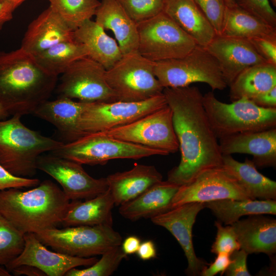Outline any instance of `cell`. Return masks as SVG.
Returning a JSON list of instances; mask_svg holds the SVG:
<instances>
[{
    "instance_id": "cell-1",
    "label": "cell",
    "mask_w": 276,
    "mask_h": 276,
    "mask_svg": "<svg viewBox=\"0 0 276 276\" xmlns=\"http://www.w3.org/2000/svg\"><path fill=\"white\" fill-rule=\"evenodd\" d=\"M167 105L181 153L179 164L168 173L167 180L188 184L203 172L222 165L219 140L203 105V95L195 86L166 87Z\"/></svg>"
},
{
    "instance_id": "cell-2",
    "label": "cell",
    "mask_w": 276,
    "mask_h": 276,
    "mask_svg": "<svg viewBox=\"0 0 276 276\" xmlns=\"http://www.w3.org/2000/svg\"><path fill=\"white\" fill-rule=\"evenodd\" d=\"M57 77L44 71L34 56L21 48L0 51V100L11 116L33 114L48 100Z\"/></svg>"
},
{
    "instance_id": "cell-3",
    "label": "cell",
    "mask_w": 276,
    "mask_h": 276,
    "mask_svg": "<svg viewBox=\"0 0 276 276\" xmlns=\"http://www.w3.org/2000/svg\"><path fill=\"white\" fill-rule=\"evenodd\" d=\"M0 191V213L21 233L36 234L61 224L71 205L62 190L45 180L31 190Z\"/></svg>"
},
{
    "instance_id": "cell-4",
    "label": "cell",
    "mask_w": 276,
    "mask_h": 276,
    "mask_svg": "<svg viewBox=\"0 0 276 276\" xmlns=\"http://www.w3.org/2000/svg\"><path fill=\"white\" fill-rule=\"evenodd\" d=\"M21 117L15 114L0 121V164L15 176L32 177L39 156L64 143L29 129L21 123Z\"/></svg>"
},
{
    "instance_id": "cell-5",
    "label": "cell",
    "mask_w": 276,
    "mask_h": 276,
    "mask_svg": "<svg viewBox=\"0 0 276 276\" xmlns=\"http://www.w3.org/2000/svg\"><path fill=\"white\" fill-rule=\"evenodd\" d=\"M203 105L212 128L219 140L239 133L267 130L276 126V108L259 107L242 98L228 104L213 92L203 95Z\"/></svg>"
},
{
    "instance_id": "cell-6",
    "label": "cell",
    "mask_w": 276,
    "mask_h": 276,
    "mask_svg": "<svg viewBox=\"0 0 276 276\" xmlns=\"http://www.w3.org/2000/svg\"><path fill=\"white\" fill-rule=\"evenodd\" d=\"M35 235L55 251L81 258L101 255L122 242L121 235L108 224L54 227Z\"/></svg>"
},
{
    "instance_id": "cell-7",
    "label": "cell",
    "mask_w": 276,
    "mask_h": 276,
    "mask_svg": "<svg viewBox=\"0 0 276 276\" xmlns=\"http://www.w3.org/2000/svg\"><path fill=\"white\" fill-rule=\"evenodd\" d=\"M154 71L164 88L185 87L196 82L206 83L213 90L227 86L216 59L198 45L183 57L154 62Z\"/></svg>"
},
{
    "instance_id": "cell-8",
    "label": "cell",
    "mask_w": 276,
    "mask_h": 276,
    "mask_svg": "<svg viewBox=\"0 0 276 276\" xmlns=\"http://www.w3.org/2000/svg\"><path fill=\"white\" fill-rule=\"evenodd\" d=\"M50 153L81 165H104L115 159H137L165 155L161 151L109 136L102 132L85 134Z\"/></svg>"
},
{
    "instance_id": "cell-9",
    "label": "cell",
    "mask_w": 276,
    "mask_h": 276,
    "mask_svg": "<svg viewBox=\"0 0 276 276\" xmlns=\"http://www.w3.org/2000/svg\"><path fill=\"white\" fill-rule=\"evenodd\" d=\"M154 64L136 51L123 55L107 70L106 81L118 101L139 102L162 94L164 87L155 75Z\"/></svg>"
},
{
    "instance_id": "cell-10",
    "label": "cell",
    "mask_w": 276,
    "mask_h": 276,
    "mask_svg": "<svg viewBox=\"0 0 276 276\" xmlns=\"http://www.w3.org/2000/svg\"><path fill=\"white\" fill-rule=\"evenodd\" d=\"M137 51L153 61L185 56L196 46L195 41L164 12L137 24Z\"/></svg>"
},
{
    "instance_id": "cell-11",
    "label": "cell",
    "mask_w": 276,
    "mask_h": 276,
    "mask_svg": "<svg viewBox=\"0 0 276 276\" xmlns=\"http://www.w3.org/2000/svg\"><path fill=\"white\" fill-rule=\"evenodd\" d=\"M167 105L163 94L139 102L86 103L79 121L82 136L122 126Z\"/></svg>"
},
{
    "instance_id": "cell-12",
    "label": "cell",
    "mask_w": 276,
    "mask_h": 276,
    "mask_svg": "<svg viewBox=\"0 0 276 276\" xmlns=\"http://www.w3.org/2000/svg\"><path fill=\"white\" fill-rule=\"evenodd\" d=\"M102 132L117 139L159 150L165 155L179 150L172 111L168 105L129 124Z\"/></svg>"
},
{
    "instance_id": "cell-13",
    "label": "cell",
    "mask_w": 276,
    "mask_h": 276,
    "mask_svg": "<svg viewBox=\"0 0 276 276\" xmlns=\"http://www.w3.org/2000/svg\"><path fill=\"white\" fill-rule=\"evenodd\" d=\"M106 70L88 56L74 62L62 74L57 87L59 97L83 102L118 101L105 78Z\"/></svg>"
},
{
    "instance_id": "cell-14",
    "label": "cell",
    "mask_w": 276,
    "mask_h": 276,
    "mask_svg": "<svg viewBox=\"0 0 276 276\" xmlns=\"http://www.w3.org/2000/svg\"><path fill=\"white\" fill-rule=\"evenodd\" d=\"M225 199H251L234 176L222 165L209 169L190 183L179 186L171 208L190 202Z\"/></svg>"
},
{
    "instance_id": "cell-15",
    "label": "cell",
    "mask_w": 276,
    "mask_h": 276,
    "mask_svg": "<svg viewBox=\"0 0 276 276\" xmlns=\"http://www.w3.org/2000/svg\"><path fill=\"white\" fill-rule=\"evenodd\" d=\"M82 165L50 153L40 155L37 160V169L56 180L71 201L89 199L108 189L106 178L91 177Z\"/></svg>"
},
{
    "instance_id": "cell-16",
    "label": "cell",
    "mask_w": 276,
    "mask_h": 276,
    "mask_svg": "<svg viewBox=\"0 0 276 276\" xmlns=\"http://www.w3.org/2000/svg\"><path fill=\"white\" fill-rule=\"evenodd\" d=\"M204 208L205 203L190 202L171 208L150 218L152 223L165 228L178 241L187 260L186 271L189 275H200L207 267L206 262L196 255L192 236L197 215Z\"/></svg>"
},
{
    "instance_id": "cell-17",
    "label": "cell",
    "mask_w": 276,
    "mask_h": 276,
    "mask_svg": "<svg viewBox=\"0 0 276 276\" xmlns=\"http://www.w3.org/2000/svg\"><path fill=\"white\" fill-rule=\"evenodd\" d=\"M24 240L21 252L5 266L10 272L19 266L29 265L40 269L47 276H63L73 268L89 266L98 260L94 257L81 258L50 251L34 233L25 234Z\"/></svg>"
},
{
    "instance_id": "cell-18",
    "label": "cell",
    "mask_w": 276,
    "mask_h": 276,
    "mask_svg": "<svg viewBox=\"0 0 276 276\" xmlns=\"http://www.w3.org/2000/svg\"><path fill=\"white\" fill-rule=\"evenodd\" d=\"M205 48L217 61L227 86L245 69L267 62L246 39L216 35Z\"/></svg>"
},
{
    "instance_id": "cell-19",
    "label": "cell",
    "mask_w": 276,
    "mask_h": 276,
    "mask_svg": "<svg viewBox=\"0 0 276 276\" xmlns=\"http://www.w3.org/2000/svg\"><path fill=\"white\" fill-rule=\"evenodd\" d=\"M219 143L222 155L234 153L252 156L257 168L276 166V128L263 131L239 133L220 139Z\"/></svg>"
},
{
    "instance_id": "cell-20",
    "label": "cell",
    "mask_w": 276,
    "mask_h": 276,
    "mask_svg": "<svg viewBox=\"0 0 276 276\" xmlns=\"http://www.w3.org/2000/svg\"><path fill=\"white\" fill-rule=\"evenodd\" d=\"M74 30L50 7L28 26L20 48L34 56L62 41L74 39Z\"/></svg>"
},
{
    "instance_id": "cell-21",
    "label": "cell",
    "mask_w": 276,
    "mask_h": 276,
    "mask_svg": "<svg viewBox=\"0 0 276 276\" xmlns=\"http://www.w3.org/2000/svg\"><path fill=\"white\" fill-rule=\"evenodd\" d=\"M240 249L248 255L264 253L269 257L276 252V220L262 216L250 215L231 224Z\"/></svg>"
},
{
    "instance_id": "cell-22",
    "label": "cell",
    "mask_w": 276,
    "mask_h": 276,
    "mask_svg": "<svg viewBox=\"0 0 276 276\" xmlns=\"http://www.w3.org/2000/svg\"><path fill=\"white\" fill-rule=\"evenodd\" d=\"M106 179L115 205L120 206L162 181L163 176L153 166L135 164L130 170L109 175Z\"/></svg>"
},
{
    "instance_id": "cell-23",
    "label": "cell",
    "mask_w": 276,
    "mask_h": 276,
    "mask_svg": "<svg viewBox=\"0 0 276 276\" xmlns=\"http://www.w3.org/2000/svg\"><path fill=\"white\" fill-rule=\"evenodd\" d=\"M86 103L58 97L56 100L41 103L33 114L53 125L62 142L68 143L82 136L78 121Z\"/></svg>"
},
{
    "instance_id": "cell-24",
    "label": "cell",
    "mask_w": 276,
    "mask_h": 276,
    "mask_svg": "<svg viewBox=\"0 0 276 276\" xmlns=\"http://www.w3.org/2000/svg\"><path fill=\"white\" fill-rule=\"evenodd\" d=\"M95 15L98 25L113 33L123 55L137 51V24L116 0H101Z\"/></svg>"
},
{
    "instance_id": "cell-25",
    "label": "cell",
    "mask_w": 276,
    "mask_h": 276,
    "mask_svg": "<svg viewBox=\"0 0 276 276\" xmlns=\"http://www.w3.org/2000/svg\"><path fill=\"white\" fill-rule=\"evenodd\" d=\"M163 12L199 46L206 47L217 35L194 0H166Z\"/></svg>"
},
{
    "instance_id": "cell-26",
    "label": "cell",
    "mask_w": 276,
    "mask_h": 276,
    "mask_svg": "<svg viewBox=\"0 0 276 276\" xmlns=\"http://www.w3.org/2000/svg\"><path fill=\"white\" fill-rule=\"evenodd\" d=\"M179 187L167 180H162L120 205L119 213L124 218L132 221L151 218L171 209L172 200Z\"/></svg>"
},
{
    "instance_id": "cell-27",
    "label": "cell",
    "mask_w": 276,
    "mask_h": 276,
    "mask_svg": "<svg viewBox=\"0 0 276 276\" xmlns=\"http://www.w3.org/2000/svg\"><path fill=\"white\" fill-rule=\"evenodd\" d=\"M73 35L75 40L86 47L88 57L101 64L106 70L113 66L123 56L116 41L91 19L75 30Z\"/></svg>"
},
{
    "instance_id": "cell-28",
    "label": "cell",
    "mask_w": 276,
    "mask_h": 276,
    "mask_svg": "<svg viewBox=\"0 0 276 276\" xmlns=\"http://www.w3.org/2000/svg\"><path fill=\"white\" fill-rule=\"evenodd\" d=\"M115 205L108 189L92 198L71 200V205L61 224L64 227L80 225H112V210Z\"/></svg>"
},
{
    "instance_id": "cell-29",
    "label": "cell",
    "mask_w": 276,
    "mask_h": 276,
    "mask_svg": "<svg viewBox=\"0 0 276 276\" xmlns=\"http://www.w3.org/2000/svg\"><path fill=\"white\" fill-rule=\"evenodd\" d=\"M222 166L228 170L251 199L276 200V182L260 173L254 163L246 158L244 162L231 155H223Z\"/></svg>"
},
{
    "instance_id": "cell-30",
    "label": "cell",
    "mask_w": 276,
    "mask_h": 276,
    "mask_svg": "<svg viewBox=\"0 0 276 276\" xmlns=\"http://www.w3.org/2000/svg\"><path fill=\"white\" fill-rule=\"evenodd\" d=\"M221 35L248 40L256 37L276 39V27L237 5L226 6Z\"/></svg>"
},
{
    "instance_id": "cell-31",
    "label": "cell",
    "mask_w": 276,
    "mask_h": 276,
    "mask_svg": "<svg viewBox=\"0 0 276 276\" xmlns=\"http://www.w3.org/2000/svg\"><path fill=\"white\" fill-rule=\"evenodd\" d=\"M276 86V65L264 63L243 71L229 86L232 102L249 100Z\"/></svg>"
},
{
    "instance_id": "cell-32",
    "label": "cell",
    "mask_w": 276,
    "mask_h": 276,
    "mask_svg": "<svg viewBox=\"0 0 276 276\" xmlns=\"http://www.w3.org/2000/svg\"><path fill=\"white\" fill-rule=\"evenodd\" d=\"M205 207L226 225L232 224L245 215L276 214L274 200L225 199L205 202Z\"/></svg>"
},
{
    "instance_id": "cell-33",
    "label": "cell",
    "mask_w": 276,
    "mask_h": 276,
    "mask_svg": "<svg viewBox=\"0 0 276 276\" xmlns=\"http://www.w3.org/2000/svg\"><path fill=\"white\" fill-rule=\"evenodd\" d=\"M88 55L86 47L74 39L61 42L34 57L44 71L58 77L64 73L74 62Z\"/></svg>"
},
{
    "instance_id": "cell-34",
    "label": "cell",
    "mask_w": 276,
    "mask_h": 276,
    "mask_svg": "<svg viewBox=\"0 0 276 276\" xmlns=\"http://www.w3.org/2000/svg\"><path fill=\"white\" fill-rule=\"evenodd\" d=\"M50 7L73 30L95 15L98 0H48Z\"/></svg>"
},
{
    "instance_id": "cell-35",
    "label": "cell",
    "mask_w": 276,
    "mask_h": 276,
    "mask_svg": "<svg viewBox=\"0 0 276 276\" xmlns=\"http://www.w3.org/2000/svg\"><path fill=\"white\" fill-rule=\"evenodd\" d=\"M24 234L0 213V265L6 266L22 251Z\"/></svg>"
},
{
    "instance_id": "cell-36",
    "label": "cell",
    "mask_w": 276,
    "mask_h": 276,
    "mask_svg": "<svg viewBox=\"0 0 276 276\" xmlns=\"http://www.w3.org/2000/svg\"><path fill=\"white\" fill-rule=\"evenodd\" d=\"M100 260L88 267L78 269L73 268L68 270L66 276H109L118 268L126 257L121 245L111 248L102 255Z\"/></svg>"
},
{
    "instance_id": "cell-37",
    "label": "cell",
    "mask_w": 276,
    "mask_h": 276,
    "mask_svg": "<svg viewBox=\"0 0 276 276\" xmlns=\"http://www.w3.org/2000/svg\"><path fill=\"white\" fill-rule=\"evenodd\" d=\"M136 24L162 12L166 0H116Z\"/></svg>"
},
{
    "instance_id": "cell-38",
    "label": "cell",
    "mask_w": 276,
    "mask_h": 276,
    "mask_svg": "<svg viewBox=\"0 0 276 276\" xmlns=\"http://www.w3.org/2000/svg\"><path fill=\"white\" fill-rule=\"evenodd\" d=\"M217 234L211 247V252L215 254L224 252L230 255L240 249V244L234 229L231 225L223 226L220 222L216 221Z\"/></svg>"
},
{
    "instance_id": "cell-39",
    "label": "cell",
    "mask_w": 276,
    "mask_h": 276,
    "mask_svg": "<svg viewBox=\"0 0 276 276\" xmlns=\"http://www.w3.org/2000/svg\"><path fill=\"white\" fill-rule=\"evenodd\" d=\"M217 35H221L226 5L223 0H194Z\"/></svg>"
},
{
    "instance_id": "cell-40",
    "label": "cell",
    "mask_w": 276,
    "mask_h": 276,
    "mask_svg": "<svg viewBox=\"0 0 276 276\" xmlns=\"http://www.w3.org/2000/svg\"><path fill=\"white\" fill-rule=\"evenodd\" d=\"M235 2L239 7L276 27V13L269 0H235Z\"/></svg>"
},
{
    "instance_id": "cell-41",
    "label": "cell",
    "mask_w": 276,
    "mask_h": 276,
    "mask_svg": "<svg viewBox=\"0 0 276 276\" xmlns=\"http://www.w3.org/2000/svg\"><path fill=\"white\" fill-rule=\"evenodd\" d=\"M39 179L15 176L0 164V191L10 189L35 187L40 183Z\"/></svg>"
},
{
    "instance_id": "cell-42",
    "label": "cell",
    "mask_w": 276,
    "mask_h": 276,
    "mask_svg": "<svg viewBox=\"0 0 276 276\" xmlns=\"http://www.w3.org/2000/svg\"><path fill=\"white\" fill-rule=\"evenodd\" d=\"M248 254L243 249L235 250L229 255L231 262L224 272L227 276H250L247 268Z\"/></svg>"
},
{
    "instance_id": "cell-43",
    "label": "cell",
    "mask_w": 276,
    "mask_h": 276,
    "mask_svg": "<svg viewBox=\"0 0 276 276\" xmlns=\"http://www.w3.org/2000/svg\"><path fill=\"white\" fill-rule=\"evenodd\" d=\"M249 40L267 63L276 65V39L256 37Z\"/></svg>"
},
{
    "instance_id": "cell-44",
    "label": "cell",
    "mask_w": 276,
    "mask_h": 276,
    "mask_svg": "<svg viewBox=\"0 0 276 276\" xmlns=\"http://www.w3.org/2000/svg\"><path fill=\"white\" fill-rule=\"evenodd\" d=\"M231 262L229 255L224 252L217 254L214 261L202 270L200 275L214 276L218 273L224 274Z\"/></svg>"
},
{
    "instance_id": "cell-45",
    "label": "cell",
    "mask_w": 276,
    "mask_h": 276,
    "mask_svg": "<svg viewBox=\"0 0 276 276\" xmlns=\"http://www.w3.org/2000/svg\"><path fill=\"white\" fill-rule=\"evenodd\" d=\"M257 106L265 108H276V86L250 99Z\"/></svg>"
},
{
    "instance_id": "cell-46",
    "label": "cell",
    "mask_w": 276,
    "mask_h": 276,
    "mask_svg": "<svg viewBox=\"0 0 276 276\" xmlns=\"http://www.w3.org/2000/svg\"><path fill=\"white\" fill-rule=\"evenodd\" d=\"M136 254L141 259L144 261L154 258L156 255V250L154 243L148 240L141 243Z\"/></svg>"
},
{
    "instance_id": "cell-47",
    "label": "cell",
    "mask_w": 276,
    "mask_h": 276,
    "mask_svg": "<svg viewBox=\"0 0 276 276\" xmlns=\"http://www.w3.org/2000/svg\"><path fill=\"white\" fill-rule=\"evenodd\" d=\"M11 272L14 275H26L28 276H47L40 269L34 266L22 265L13 268Z\"/></svg>"
},
{
    "instance_id": "cell-48",
    "label": "cell",
    "mask_w": 276,
    "mask_h": 276,
    "mask_svg": "<svg viewBox=\"0 0 276 276\" xmlns=\"http://www.w3.org/2000/svg\"><path fill=\"white\" fill-rule=\"evenodd\" d=\"M141 244L140 239L135 236L126 238L121 245L124 252L128 255L136 253Z\"/></svg>"
},
{
    "instance_id": "cell-49",
    "label": "cell",
    "mask_w": 276,
    "mask_h": 276,
    "mask_svg": "<svg viewBox=\"0 0 276 276\" xmlns=\"http://www.w3.org/2000/svg\"><path fill=\"white\" fill-rule=\"evenodd\" d=\"M15 9L4 0H0V30L4 25L12 19Z\"/></svg>"
},
{
    "instance_id": "cell-50",
    "label": "cell",
    "mask_w": 276,
    "mask_h": 276,
    "mask_svg": "<svg viewBox=\"0 0 276 276\" xmlns=\"http://www.w3.org/2000/svg\"><path fill=\"white\" fill-rule=\"evenodd\" d=\"M11 116L5 105L0 100V121L7 119Z\"/></svg>"
},
{
    "instance_id": "cell-51",
    "label": "cell",
    "mask_w": 276,
    "mask_h": 276,
    "mask_svg": "<svg viewBox=\"0 0 276 276\" xmlns=\"http://www.w3.org/2000/svg\"><path fill=\"white\" fill-rule=\"evenodd\" d=\"M8 4L11 5L15 9L21 5L26 0H4Z\"/></svg>"
},
{
    "instance_id": "cell-52",
    "label": "cell",
    "mask_w": 276,
    "mask_h": 276,
    "mask_svg": "<svg viewBox=\"0 0 276 276\" xmlns=\"http://www.w3.org/2000/svg\"><path fill=\"white\" fill-rule=\"evenodd\" d=\"M4 265H0V276H10V272Z\"/></svg>"
},
{
    "instance_id": "cell-53",
    "label": "cell",
    "mask_w": 276,
    "mask_h": 276,
    "mask_svg": "<svg viewBox=\"0 0 276 276\" xmlns=\"http://www.w3.org/2000/svg\"><path fill=\"white\" fill-rule=\"evenodd\" d=\"M226 6L227 7H233L235 6L236 5L235 0H223Z\"/></svg>"
},
{
    "instance_id": "cell-54",
    "label": "cell",
    "mask_w": 276,
    "mask_h": 276,
    "mask_svg": "<svg viewBox=\"0 0 276 276\" xmlns=\"http://www.w3.org/2000/svg\"><path fill=\"white\" fill-rule=\"evenodd\" d=\"M269 1H270V2L274 7L276 6V0H269Z\"/></svg>"
}]
</instances>
